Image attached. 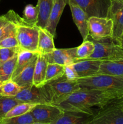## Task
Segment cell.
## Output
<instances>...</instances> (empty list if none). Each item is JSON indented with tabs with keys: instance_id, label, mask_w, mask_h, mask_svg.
<instances>
[{
	"instance_id": "obj_22",
	"label": "cell",
	"mask_w": 123,
	"mask_h": 124,
	"mask_svg": "<svg viewBox=\"0 0 123 124\" xmlns=\"http://www.w3.org/2000/svg\"><path fill=\"white\" fill-rule=\"evenodd\" d=\"M37 54H38L37 52H33L20 49L19 52H18L16 65L12 75V80L15 78L19 73L21 72Z\"/></svg>"
},
{
	"instance_id": "obj_37",
	"label": "cell",
	"mask_w": 123,
	"mask_h": 124,
	"mask_svg": "<svg viewBox=\"0 0 123 124\" xmlns=\"http://www.w3.org/2000/svg\"><path fill=\"white\" fill-rule=\"evenodd\" d=\"M2 83H3V82H1V81H0V86H1V85H2Z\"/></svg>"
},
{
	"instance_id": "obj_20",
	"label": "cell",
	"mask_w": 123,
	"mask_h": 124,
	"mask_svg": "<svg viewBox=\"0 0 123 124\" xmlns=\"http://www.w3.org/2000/svg\"><path fill=\"white\" fill-rule=\"evenodd\" d=\"M92 116L82 113L64 111L62 116L53 124H88Z\"/></svg>"
},
{
	"instance_id": "obj_25",
	"label": "cell",
	"mask_w": 123,
	"mask_h": 124,
	"mask_svg": "<svg viewBox=\"0 0 123 124\" xmlns=\"http://www.w3.org/2000/svg\"><path fill=\"white\" fill-rule=\"evenodd\" d=\"M21 87L12 79L3 82L0 86V95L14 98L20 91Z\"/></svg>"
},
{
	"instance_id": "obj_38",
	"label": "cell",
	"mask_w": 123,
	"mask_h": 124,
	"mask_svg": "<svg viewBox=\"0 0 123 124\" xmlns=\"http://www.w3.org/2000/svg\"><path fill=\"white\" fill-rule=\"evenodd\" d=\"M119 46H121L122 47H123V45H119Z\"/></svg>"
},
{
	"instance_id": "obj_17",
	"label": "cell",
	"mask_w": 123,
	"mask_h": 124,
	"mask_svg": "<svg viewBox=\"0 0 123 124\" xmlns=\"http://www.w3.org/2000/svg\"><path fill=\"white\" fill-rule=\"evenodd\" d=\"M48 59L46 54L38 53L34 67L33 76V85L37 87H42L45 85Z\"/></svg>"
},
{
	"instance_id": "obj_19",
	"label": "cell",
	"mask_w": 123,
	"mask_h": 124,
	"mask_svg": "<svg viewBox=\"0 0 123 124\" xmlns=\"http://www.w3.org/2000/svg\"><path fill=\"white\" fill-rule=\"evenodd\" d=\"M98 74L123 77V59L102 61Z\"/></svg>"
},
{
	"instance_id": "obj_27",
	"label": "cell",
	"mask_w": 123,
	"mask_h": 124,
	"mask_svg": "<svg viewBox=\"0 0 123 124\" xmlns=\"http://www.w3.org/2000/svg\"><path fill=\"white\" fill-rule=\"evenodd\" d=\"M95 50V46L92 41L89 39L83 41V43L77 47V58L78 60L86 59L89 58Z\"/></svg>"
},
{
	"instance_id": "obj_36",
	"label": "cell",
	"mask_w": 123,
	"mask_h": 124,
	"mask_svg": "<svg viewBox=\"0 0 123 124\" xmlns=\"http://www.w3.org/2000/svg\"><path fill=\"white\" fill-rule=\"evenodd\" d=\"M30 124H43V123H39V122H33V123H31Z\"/></svg>"
},
{
	"instance_id": "obj_23",
	"label": "cell",
	"mask_w": 123,
	"mask_h": 124,
	"mask_svg": "<svg viewBox=\"0 0 123 124\" xmlns=\"http://www.w3.org/2000/svg\"><path fill=\"white\" fill-rule=\"evenodd\" d=\"M18 54L0 65V81L1 82H4L12 79L16 65Z\"/></svg>"
},
{
	"instance_id": "obj_29",
	"label": "cell",
	"mask_w": 123,
	"mask_h": 124,
	"mask_svg": "<svg viewBox=\"0 0 123 124\" xmlns=\"http://www.w3.org/2000/svg\"><path fill=\"white\" fill-rule=\"evenodd\" d=\"M0 122L3 124H30L34 122V120L31 113L29 112L20 116L3 118L0 120Z\"/></svg>"
},
{
	"instance_id": "obj_39",
	"label": "cell",
	"mask_w": 123,
	"mask_h": 124,
	"mask_svg": "<svg viewBox=\"0 0 123 124\" xmlns=\"http://www.w3.org/2000/svg\"><path fill=\"white\" fill-rule=\"evenodd\" d=\"M0 124H2V123H1V122H0Z\"/></svg>"
},
{
	"instance_id": "obj_26",
	"label": "cell",
	"mask_w": 123,
	"mask_h": 124,
	"mask_svg": "<svg viewBox=\"0 0 123 124\" xmlns=\"http://www.w3.org/2000/svg\"><path fill=\"white\" fill-rule=\"evenodd\" d=\"M37 104H31V103L20 102L12 108L5 116L4 118L15 117L25 115L30 112Z\"/></svg>"
},
{
	"instance_id": "obj_33",
	"label": "cell",
	"mask_w": 123,
	"mask_h": 124,
	"mask_svg": "<svg viewBox=\"0 0 123 124\" xmlns=\"http://www.w3.org/2000/svg\"><path fill=\"white\" fill-rule=\"evenodd\" d=\"M64 76L69 81H77L78 78V76L77 72L71 65H65V74Z\"/></svg>"
},
{
	"instance_id": "obj_34",
	"label": "cell",
	"mask_w": 123,
	"mask_h": 124,
	"mask_svg": "<svg viewBox=\"0 0 123 124\" xmlns=\"http://www.w3.org/2000/svg\"><path fill=\"white\" fill-rule=\"evenodd\" d=\"M118 102L119 103V105L121 106V107L122 108V109L123 110V96L121 98H119L118 99Z\"/></svg>"
},
{
	"instance_id": "obj_24",
	"label": "cell",
	"mask_w": 123,
	"mask_h": 124,
	"mask_svg": "<svg viewBox=\"0 0 123 124\" xmlns=\"http://www.w3.org/2000/svg\"><path fill=\"white\" fill-rule=\"evenodd\" d=\"M65 74V65L55 63H48L45 84L62 77Z\"/></svg>"
},
{
	"instance_id": "obj_7",
	"label": "cell",
	"mask_w": 123,
	"mask_h": 124,
	"mask_svg": "<svg viewBox=\"0 0 123 124\" xmlns=\"http://www.w3.org/2000/svg\"><path fill=\"white\" fill-rule=\"evenodd\" d=\"M14 98L20 102L36 104H51V98L45 85L42 87L33 85L28 88H21L20 92Z\"/></svg>"
},
{
	"instance_id": "obj_5",
	"label": "cell",
	"mask_w": 123,
	"mask_h": 124,
	"mask_svg": "<svg viewBox=\"0 0 123 124\" xmlns=\"http://www.w3.org/2000/svg\"><path fill=\"white\" fill-rule=\"evenodd\" d=\"M118 99L98 110L88 124H123V110Z\"/></svg>"
},
{
	"instance_id": "obj_4",
	"label": "cell",
	"mask_w": 123,
	"mask_h": 124,
	"mask_svg": "<svg viewBox=\"0 0 123 124\" xmlns=\"http://www.w3.org/2000/svg\"><path fill=\"white\" fill-rule=\"evenodd\" d=\"M45 85L49 91L51 104L55 105L65 100L71 94L81 89L77 81H69L64 75L60 78Z\"/></svg>"
},
{
	"instance_id": "obj_6",
	"label": "cell",
	"mask_w": 123,
	"mask_h": 124,
	"mask_svg": "<svg viewBox=\"0 0 123 124\" xmlns=\"http://www.w3.org/2000/svg\"><path fill=\"white\" fill-rule=\"evenodd\" d=\"M89 36L95 41L112 38L113 22L107 17L92 16L88 19Z\"/></svg>"
},
{
	"instance_id": "obj_14",
	"label": "cell",
	"mask_w": 123,
	"mask_h": 124,
	"mask_svg": "<svg viewBox=\"0 0 123 124\" xmlns=\"http://www.w3.org/2000/svg\"><path fill=\"white\" fill-rule=\"evenodd\" d=\"M68 0H54L53 7L51 10L48 23L45 29L54 37L55 36L56 28L65 7L68 4Z\"/></svg>"
},
{
	"instance_id": "obj_18",
	"label": "cell",
	"mask_w": 123,
	"mask_h": 124,
	"mask_svg": "<svg viewBox=\"0 0 123 124\" xmlns=\"http://www.w3.org/2000/svg\"><path fill=\"white\" fill-rule=\"evenodd\" d=\"M54 36L45 29L40 28L39 33L37 52L42 54H47L55 49L54 44Z\"/></svg>"
},
{
	"instance_id": "obj_13",
	"label": "cell",
	"mask_w": 123,
	"mask_h": 124,
	"mask_svg": "<svg viewBox=\"0 0 123 124\" xmlns=\"http://www.w3.org/2000/svg\"><path fill=\"white\" fill-rule=\"evenodd\" d=\"M101 62L102 60L98 59H82L72 65L80 78L89 77L98 73Z\"/></svg>"
},
{
	"instance_id": "obj_32",
	"label": "cell",
	"mask_w": 123,
	"mask_h": 124,
	"mask_svg": "<svg viewBox=\"0 0 123 124\" xmlns=\"http://www.w3.org/2000/svg\"><path fill=\"white\" fill-rule=\"evenodd\" d=\"M18 47H19V44L16 33L9 35L0 41V48H14Z\"/></svg>"
},
{
	"instance_id": "obj_10",
	"label": "cell",
	"mask_w": 123,
	"mask_h": 124,
	"mask_svg": "<svg viewBox=\"0 0 123 124\" xmlns=\"http://www.w3.org/2000/svg\"><path fill=\"white\" fill-rule=\"evenodd\" d=\"M87 14L92 16L107 17L112 0H73Z\"/></svg>"
},
{
	"instance_id": "obj_15",
	"label": "cell",
	"mask_w": 123,
	"mask_h": 124,
	"mask_svg": "<svg viewBox=\"0 0 123 124\" xmlns=\"http://www.w3.org/2000/svg\"><path fill=\"white\" fill-rule=\"evenodd\" d=\"M18 14L13 10L0 16V41L5 38L16 33Z\"/></svg>"
},
{
	"instance_id": "obj_11",
	"label": "cell",
	"mask_w": 123,
	"mask_h": 124,
	"mask_svg": "<svg viewBox=\"0 0 123 124\" xmlns=\"http://www.w3.org/2000/svg\"><path fill=\"white\" fill-rule=\"evenodd\" d=\"M77 47L69 48H55L47 54L48 63H55L62 65H71L78 61L77 58Z\"/></svg>"
},
{
	"instance_id": "obj_9",
	"label": "cell",
	"mask_w": 123,
	"mask_h": 124,
	"mask_svg": "<svg viewBox=\"0 0 123 124\" xmlns=\"http://www.w3.org/2000/svg\"><path fill=\"white\" fill-rule=\"evenodd\" d=\"M107 18L113 22L112 39L116 42L123 33V0H112Z\"/></svg>"
},
{
	"instance_id": "obj_3",
	"label": "cell",
	"mask_w": 123,
	"mask_h": 124,
	"mask_svg": "<svg viewBox=\"0 0 123 124\" xmlns=\"http://www.w3.org/2000/svg\"><path fill=\"white\" fill-rule=\"evenodd\" d=\"M40 27L17 16L16 36L20 50L37 52Z\"/></svg>"
},
{
	"instance_id": "obj_31",
	"label": "cell",
	"mask_w": 123,
	"mask_h": 124,
	"mask_svg": "<svg viewBox=\"0 0 123 124\" xmlns=\"http://www.w3.org/2000/svg\"><path fill=\"white\" fill-rule=\"evenodd\" d=\"M20 50L19 47L14 48H0V65L12 59Z\"/></svg>"
},
{
	"instance_id": "obj_8",
	"label": "cell",
	"mask_w": 123,
	"mask_h": 124,
	"mask_svg": "<svg viewBox=\"0 0 123 124\" xmlns=\"http://www.w3.org/2000/svg\"><path fill=\"white\" fill-rule=\"evenodd\" d=\"M30 113L35 122L53 124L64 113V111L52 104H37Z\"/></svg>"
},
{
	"instance_id": "obj_2",
	"label": "cell",
	"mask_w": 123,
	"mask_h": 124,
	"mask_svg": "<svg viewBox=\"0 0 123 124\" xmlns=\"http://www.w3.org/2000/svg\"><path fill=\"white\" fill-rule=\"evenodd\" d=\"M82 89L91 90L112 93L123 96V77L113 75L96 74L94 76L80 78L77 80Z\"/></svg>"
},
{
	"instance_id": "obj_35",
	"label": "cell",
	"mask_w": 123,
	"mask_h": 124,
	"mask_svg": "<svg viewBox=\"0 0 123 124\" xmlns=\"http://www.w3.org/2000/svg\"><path fill=\"white\" fill-rule=\"evenodd\" d=\"M116 42L119 45H123V35H122L121 37Z\"/></svg>"
},
{
	"instance_id": "obj_1",
	"label": "cell",
	"mask_w": 123,
	"mask_h": 124,
	"mask_svg": "<svg viewBox=\"0 0 123 124\" xmlns=\"http://www.w3.org/2000/svg\"><path fill=\"white\" fill-rule=\"evenodd\" d=\"M119 98L121 97L112 93L81 88L56 105L64 111L82 113L94 116L96 113L94 108H97L99 110Z\"/></svg>"
},
{
	"instance_id": "obj_28",
	"label": "cell",
	"mask_w": 123,
	"mask_h": 124,
	"mask_svg": "<svg viewBox=\"0 0 123 124\" xmlns=\"http://www.w3.org/2000/svg\"><path fill=\"white\" fill-rule=\"evenodd\" d=\"M20 103L15 98L0 95V120L4 118L6 114L17 104Z\"/></svg>"
},
{
	"instance_id": "obj_21",
	"label": "cell",
	"mask_w": 123,
	"mask_h": 124,
	"mask_svg": "<svg viewBox=\"0 0 123 124\" xmlns=\"http://www.w3.org/2000/svg\"><path fill=\"white\" fill-rule=\"evenodd\" d=\"M54 4V0H38L37 6L39 9L38 21L36 25L41 29H45L49 13Z\"/></svg>"
},
{
	"instance_id": "obj_16",
	"label": "cell",
	"mask_w": 123,
	"mask_h": 124,
	"mask_svg": "<svg viewBox=\"0 0 123 124\" xmlns=\"http://www.w3.org/2000/svg\"><path fill=\"white\" fill-rule=\"evenodd\" d=\"M38 55V54H37ZM37 55L15 78L12 79L21 88H28L33 85V76Z\"/></svg>"
},
{
	"instance_id": "obj_30",
	"label": "cell",
	"mask_w": 123,
	"mask_h": 124,
	"mask_svg": "<svg viewBox=\"0 0 123 124\" xmlns=\"http://www.w3.org/2000/svg\"><path fill=\"white\" fill-rule=\"evenodd\" d=\"M22 18L28 23L31 24H37L38 21L39 16V9L38 7L32 4H28L25 6L23 12Z\"/></svg>"
},
{
	"instance_id": "obj_12",
	"label": "cell",
	"mask_w": 123,
	"mask_h": 124,
	"mask_svg": "<svg viewBox=\"0 0 123 124\" xmlns=\"http://www.w3.org/2000/svg\"><path fill=\"white\" fill-rule=\"evenodd\" d=\"M68 4L71 9L72 18L75 24L78 28L83 41L87 39L89 36L88 19L89 17L86 12L74 2L73 0H68Z\"/></svg>"
}]
</instances>
